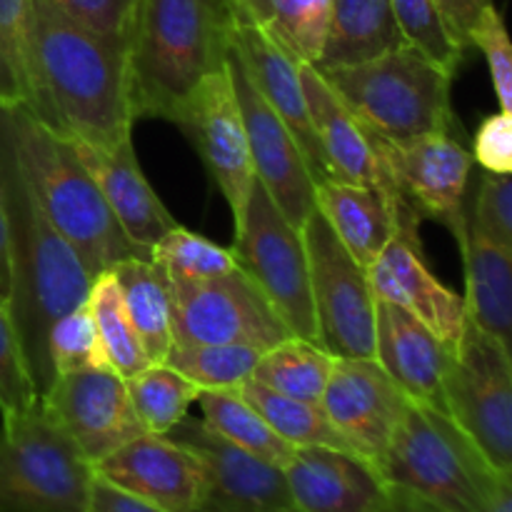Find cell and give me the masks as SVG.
I'll return each mask as SVG.
<instances>
[{
    "instance_id": "cell-1",
    "label": "cell",
    "mask_w": 512,
    "mask_h": 512,
    "mask_svg": "<svg viewBox=\"0 0 512 512\" xmlns=\"http://www.w3.org/2000/svg\"><path fill=\"white\" fill-rule=\"evenodd\" d=\"M0 203L8 240V313L35 393L43 398L53 385L45 350L50 325L88 300L93 275L40 208L15 153L8 105H0Z\"/></svg>"
},
{
    "instance_id": "cell-2",
    "label": "cell",
    "mask_w": 512,
    "mask_h": 512,
    "mask_svg": "<svg viewBox=\"0 0 512 512\" xmlns=\"http://www.w3.org/2000/svg\"><path fill=\"white\" fill-rule=\"evenodd\" d=\"M30 70L28 110L50 130L98 148L130 138L135 113L123 40L80 28L33 0Z\"/></svg>"
},
{
    "instance_id": "cell-3",
    "label": "cell",
    "mask_w": 512,
    "mask_h": 512,
    "mask_svg": "<svg viewBox=\"0 0 512 512\" xmlns=\"http://www.w3.org/2000/svg\"><path fill=\"white\" fill-rule=\"evenodd\" d=\"M233 28L228 0H133L125 68L135 120L173 123L190 93L225 68Z\"/></svg>"
},
{
    "instance_id": "cell-4",
    "label": "cell",
    "mask_w": 512,
    "mask_h": 512,
    "mask_svg": "<svg viewBox=\"0 0 512 512\" xmlns=\"http://www.w3.org/2000/svg\"><path fill=\"white\" fill-rule=\"evenodd\" d=\"M20 168L58 233L78 250L93 278L128 258H150L110 213L73 140L40 123L23 105H8Z\"/></svg>"
},
{
    "instance_id": "cell-5",
    "label": "cell",
    "mask_w": 512,
    "mask_h": 512,
    "mask_svg": "<svg viewBox=\"0 0 512 512\" xmlns=\"http://www.w3.org/2000/svg\"><path fill=\"white\" fill-rule=\"evenodd\" d=\"M378 470L445 512H512V475L495 470L443 413L410 400Z\"/></svg>"
},
{
    "instance_id": "cell-6",
    "label": "cell",
    "mask_w": 512,
    "mask_h": 512,
    "mask_svg": "<svg viewBox=\"0 0 512 512\" xmlns=\"http://www.w3.org/2000/svg\"><path fill=\"white\" fill-rule=\"evenodd\" d=\"M320 75L358 123L388 145L450 133L455 123L453 75L408 43L365 63L320 70Z\"/></svg>"
},
{
    "instance_id": "cell-7",
    "label": "cell",
    "mask_w": 512,
    "mask_h": 512,
    "mask_svg": "<svg viewBox=\"0 0 512 512\" xmlns=\"http://www.w3.org/2000/svg\"><path fill=\"white\" fill-rule=\"evenodd\" d=\"M93 465L43 403L5 415L0 428V512H90Z\"/></svg>"
},
{
    "instance_id": "cell-8",
    "label": "cell",
    "mask_w": 512,
    "mask_h": 512,
    "mask_svg": "<svg viewBox=\"0 0 512 512\" xmlns=\"http://www.w3.org/2000/svg\"><path fill=\"white\" fill-rule=\"evenodd\" d=\"M230 253L290 333L320 343L303 233L280 213L258 178L235 218Z\"/></svg>"
},
{
    "instance_id": "cell-9",
    "label": "cell",
    "mask_w": 512,
    "mask_h": 512,
    "mask_svg": "<svg viewBox=\"0 0 512 512\" xmlns=\"http://www.w3.org/2000/svg\"><path fill=\"white\" fill-rule=\"evenodd\" d=\"M443 415L495 470L512 475V355L468 320L445 370Z\"/></svg>"
},
{
    "instance_id": "cell-10",
    "label": "cell",
    "mask_w": 512,
    "mask_h": 512,
    "mask_svg": "<svg viewBox=\"0 0 512 512\" xmlns=\"http://www.w3.org/2000/svg\"><path fill=\"white\" fill-rule=\"evenodd\" d=\"M300 233L308 253L320 345L333 358H373L378 298L368 270L340 243L318 208L310 210Z\"/></svg>"
},
{
    "instance_id": "cell-11",
    "label": "cell",
    "mask_w": 512,
    "mask_h": 512,
    "mask_svg": "<svg viewBox=\"0 0 512 512\" xmlns=\"http://www.w3.org/2000/svg\"><path fill=\"white\" fill-rule=\"evenodd\" d=\"M168 280L173 343L268 350L293 335L240 268L218 278Z\"/></svg>"
},
{
    "instance_id": "cell-12",
    "label": "cell",
    "mask_w": 512,
    "mask_h": 512,
    "mask_svg": "<svg viewBox=\"0 0 512 512\" xmlns=\"http://www.w3.org/2000/svg\"><path fill=\"white\" fill-rule=\"evenodd\" d=\"M40 403L90 465L145 433L125 378L110 365H88L58 375Z\"/></svg>"
},
{
    "instance_id": "cell-13",
    "label": "cell",
    "mask_w": 512,
    "mask_h": 512,
    "mask_svg": "<svg viewBox=\"0 0 512 512\" xmlns=\"http://www.w3.org/2000/svg\"><path fill=\"white\" fill-rule=\"evenodd\" d=\"M420 220L405 200L395 203V235L373 260L368 278L375 298L413 313L455 348L465 330V300L430 273L418 235Z\"/></svg>"
},
{
    "instance_id": "cell-14",
    "label": "cell",
    "mask_w": 512,
    "mask_h": 512,
    "mask_svg": "<svg viewBox=\"0 0 512 512\" xmlns=\"http://www.w3.org/2000/svg\"><path fill=\"white\" fill-rule=\"evenodd\" d=\"M225 68H228L240 118H243L255 178L268 190L280 213L300 228L310 210L315 208V178L308 168V160L300 145L295 143L288 125L265 103L253 80L248 78L233 45H230Z\"/></svg>"
},
{
    "instance_id": "cell-15",
    "label": "cell",
    "mask_w": 512,
    "mask_h": 512,
    "mask_svg": "<svg viewBox=\"0 0 512 512\" xmlns=\"http://www.w3.org/2000/svg\"><path fill=\"white\" fill-rule=\"evenodd\" d=\"M173 123L198 150L235 220L243 213L255 173L228 68L208 75L190 93Z\"/></svg>"
},
{
    "instance_id": "cell-16",
    "label": "cell",
    "mask_w": 512,
    "mask_h": 512,
    "mask_svg": "<svg viewBox=\"0 0 512 512\" xmlns=\"http://www.w3.org/2000/svg\"><path fill=\"white\" fill-rule=\"evenodd\" d=\"M375 143L395 198H403L420 218H433L458 233L465 225L473 155L450 133L425 135L408 145L378 138Z\"/></svg>"
},
{
    "instance_id": "cell-17",
    "label": "cell",
    "mask_w": 512,
    "mask_h": 512,
    "mask_svg": "<svg viewBox=\"0 0 512 512\" xmlns=\"http://www.w3.org/2000/svg\"><path fill=\"white\" fill-rule=\"evenodd\" d=\"M408 398L375 358H335L320 408L353 453L378 468Z\"/></svg>"
},
{
    "instance_id": "cell-18",
    "label": "cell",
    "mask_w": 512,
    "mask_h": 512,
    "mask_svg": "<svg viewBox=\"0 0 512 512\" xmlns=\"http://www.w3.org/2000/svg\"><path fill=\"white\" fill-rule=\"evenodd\" d=\"M93 473L165 512H200L208 503L203 465L168 435H138L98 460Z\"/></svg>"
},
{
    "instance_id": "cell-19",
    "label": "cell",
    "mask_w": 512,
    "mask_h": 512,
    "mask_svg": "<svg viewBox=\"0 0 512 512\" xmlns=\"http://www.w3.org/2000/svg\"><path fill=\"white\" fill-rule=\"evenodd\" d=\"M168 435L203 465L208 503L223 508H290L288 483L278 465L248 453L210 430L203 420H180ZM203 505V508H205Z\"/></svg>"
},
{
    "instance_id": "cell-20",
    "label": "cell",
    "mask_w": 512,
    "mask_h": 512,
    "mask_svg": "<svg viewBox=\"0 0 512 512\" xmlns=\"http://www.w3.org/2000/svg\"><path fill=\"white\" fill-rule=\"evenodd\" d=\"M283 473L290 500L303 512H375L390 490L370 460L323 445L295 448Z\"/></svg>"
},
{
    "instance_id": "cell-21",
    "label": "cell",
    "mask_w": 512,
    "mask_h": 512,
    "mask_svg": "<svg viewBox=\"0 0 512 512\" xmlns=\"http://www.w3.org/2000/svg\"><path fill=\"white\" fill-rule=\"evenodd\" d=\"M453 348L400 305H375V363L415 405L443 413V380Z\"/></svg>"
},
{
    "instance_id": "cell-22",
    "label": "cell",
    "mask_w": 512,
    "mask_h": 512,
    "mask_svg": "<svg viewBox=\"0 0 512 512\" xmlns=\"http://www.w3.org/2000/svg\"><path fill=\"white\" fill-rule=\"evenodd\" d=\"M233 50L265 103L278 113V118L293 133L295 143L300 145L305 160H308L315 183L333 178L328 160L320 150L313 123H310L298 60L290 58L258 23H235Z\"/></svg>"
},
{
    "instance_id": "cell-23",
    "label": "cell",
    "mask_w": 512,
    "mask_h": 512,
    "mask_svg": "<svg viewBox=\"0 0 512 512\" xmlns=\"http://www.w3.org/2000/svg\"><path fill=\"white\" fill-rule=\"evenodd\" d=\"M73 145L78 150V158L83 160L88 173L98 183L100 193L123 233L140 250L150 253L153 245L178 223L168 213L163 200L158 198L153 185L145 180L138 158H135L133 138L120 140L113 148H98V145L83 143V140H73Z\"/></svg>"
},
{
    "instance_id": "cell-24",
    "label": "cell",
    "mask_w": 512,
    "mask_h": 512,
    "mask_svg": "<svg viewBox=\"0 0 512 512\" xmlns=\"http://www.w3.org/2000/svg\"><path fill=\"white\" fill-rule=\"evenodd\" d=\"M300 83H303L310 123L318 135L320 150L328 160L333 180L375 185L395 203L390 178L383 168L373 135L358 123V118L350 113L348 105L338 98V93L330 88L315 65L300 63Z\"/></svg>"
},
{
    "instance_id": "cell-25",
    "label": "cell",
    "mask_w": 512,
    "mask_h": 512,
    "mask_svg": "<svg viewBox=\"0 0 512 512\" xmlns=\"http://www.w3.org/2000/svg\"><path fill=\"white\" fill-rule=\"evenodd\" d=\"M315 208L365 270L395 235V203L375 185L320 180L315 183Z\"/></svg>"
},
{
    "instance_id": "cell-26",
    "label": "cell",
    "mask_w": 512,
    "mask_h": 512,
    "mask_svg": "<svg viewBox=\"0 0 512 512\" xmlns=\"http://www.w3.org/2000/svg\"><path fill=\"white\" fill-rule=\"evenodd\" d=\"M455 238L463 250L465 320L510 348L512 248L490 243L468 223Z\"/></svg>"
},
{
    "instance_id": "cell-27",
    "label": "cell",
    "mask_w": 512,
    "mask_h": 512,
    "mask_svg": "<svg viewBox=\"0 0 512 512\" xmlns=\"http://www.w3.org/2000/svg\"><path fill=\"white\" fill-rule=\"evenodd\" d=\"M405 45L390 0H330L328 30L318 70L345 68L380 58Z\"/></svg>"
},
{
    "instance_id": "cell-28",
    "label": "cell",
    "mask_w": 512,
    "mask_h": 512,
    "mask_svg": "<svg viewBox=\"0 0 512 512\" xmlns=\"http://www.w3.org/2000/svg\"><path fill=\"white\" fill-rule=\"evenodd\" d=\"M125 313L150 365L168 360L173 348V305L168 273L153 258H128L110 268Z\"/></svg>"
},
{
    "instance_id": "cell-29",
    "label": "cell",
    "mask_w": 512,
    "mask_h": 512,
    "mask_svg": "<svg viewBox=\"0 0 512 512\" xmlns=\"http://www.w3.org/2000/svg\"><path fill=\"white\" fill-rule=\"evenodd\" d=\"M333 365L335 358L323 345L290 335L260 355L250 380L285 398L320 405Z\"/></svg>"
},
{
    "instance_id": "cell-30",
    "label": "cell",
    "mask_w": 512,
    "mask_h": 512,
    "mask_svg": "<svg viewBox=\"0 0 512 512\" xmlns=\"http://www.w3.org/2000/svg\"><path fill=\"white\" fill-rule=\"evenodd\" d=\"M203 423L230 443L240 445L248 453L268 460V463L283 468L293 455V445L285 443L273 428L263 420V415L233 390H200L198 400Z\"/></svg>"
},
{
    "instance_id": "cell-31",
    "label": "cell",
    "mask_w": 512,
    "mask_h": 512,
    "mask_svg": "<svg viewBox=\"0 0 512 512\" xmlns=\"http://www.w3.org/2000/svg\"><path fill=\"white\" fill-rule=\"evenodd\" d=\"M238 390L240 395L263 415L265 423H268L285 443L293 445V448L323 445V448L348 450V453H353L350 445L345 443L343 435L333 428V423H330L328 415L323 413L320 405L285 398V395L273 393V390L255 383V380H245Z\"/></svg>"
},
{
    "instance_id": "cell-32",
    "label": "cell",
    "mask_w": 512,
    "mask_h": 512,
    "mask_svg": "<svg viewBox=\"0 0 512 512\" xmlns=\"http://www.w3.org/2000/svg\"><path fill=\"white\" fill-rule=\"evenodd\" d=\"M130 403L145 433L165 435L188 418V408L198 400L200 388L170 368L168 363L148 365L133 378H125Z\"/></svg>"
},
{
    "instance_id": "cell-33",
    "label": "cell",
    "mask_w": 512,
    "mask_h": 512,
    "mask_svg": "<svg viewBox=\"0 0 512 512\" xmlns=\"http://www.w3.org/2000/svg\"><path fill=\"white\" fill-rule=\"evenodd\" d=\"M88 305L95 325H98L100 343H103L105 360H108L110 368L123 375V378H133L140 370L148 368L150 363L145 358L143 348H140L133 325H130L123 295H120V288L110 270L93 278Z\"/></svg>"
},
{
    "instance_id": "cell-34",
    "label": "cell",
    "mask_w": 512,
    "mask_h": 512,
    "mask_svg": "<svg viewBox=\"0 0 512 512\" xmlns=\"http://www.w3.org/2000/svg\"><path fill=\"white\" fill-rule=\"evenodd\" d=\"M263 353L265 350L250 345L173 343L165 363L200 390H233L253 378V370Z\"/></svg>"
},
{
    "instance_id": "cell-35",
    "label": "cell",
    "mask_w": 512,
    "mask_h": 512,
    "mask_svg": "<svg viewBox=\"0 0 512 512\" xmlns=\"http://www.w3.org/2000/svg\"><path fill=\"white\" fill-rule=\"evenodd\" d=\"M33 0H0V105L33 103Z\"/></svg>"
},
{
    "instance_id": "cell-36",
    "label": "cell",
    "mask_w": 512,
    "mask_h": 512,
    "mask_svg": "<svg viewBox=\"0 0 512 512\" xmlns=\"http://www.w3.org/2000/svg\"><path fill=\"white\" fill-rule=\"evenodd\" d=\"M330 0H268L260 28L298 63L315 65L328 30Z\"/></svg>"
},
{
    "instance_id": "cell-37",
    "label": "cell",
    "mask_w": 512,
    "mask_h": 512,
    "mask_svg": "<svg viewBox=\"0 0 512 512\" xmlns=\"http://www.w3.org/2000/svg\"><path fill=\"white\" fill-rule=\"evenodd\" d=\"M150 258L170 275L183 280H205L235 270L233 253L230 248L213 243L193 230L175 225L170 228L150 250Z\"/></svg>"
},
{
    "instance_id": "cell-38",
    "label": "cell",
    "mask_w": 512,
    "mask_h": 512,
    "mask_svg": "<svg viewBox=\"0 0 512 512\" xmlns=\"http://www.w3.org/2000/svg\"><path fill=\"white\" fill-rule=\"evenodd\" d=\"M390 8L405 43L455 78L465 58V48L450 35L435 0H390Z\"/></svg>"
},
{
    "instance_id": "cell-39",
    "label": "cell",
    "mask_w": 512,
    "mask_h": 512,
    "mask_svg": "<svg viewBox=\"0 0 512 512\" xmlns=\"http://www.w3.org/2000/svg\"><path fill=\"white\" fill-rule=\"evenodd\" d=\"M45 350H48L53 380L58 375L70 373V370L88 368V365H108L88 300L70 310V313L60 315L50 325L48 338H45Z\"/></svg>"
},
{
    "instance_id": "cell-40",
    "label": "cell",
    "mask_w": 512,
    "mask_h": 512,
    "mask_svg": "<svg viewBox=\"0 0 512 512\" xmlns=\"http://www.w3.org/2000/svg\"><path fill=\"white\" fill-rule=\"evenodd\" d=\"M465 223L485 240L503 248H512V178L485 173L478 193L465 205Z\"/></svg>"
},
{
    "instance_id": "cell-41",
    "label": "cell",
    "mask_w": 512,
    "mask_h": 512,
    "mask_svg": "<svg viewBox=\"0 0 512 512\" xmlns=\"http://www.w3.org/2000/svg\"><path fill=\"white\" fill-rule=\"evenodd\" d=\"M33 378L25 365L18 333L10 320L8 300L0 295V413L15 415L38 403Z\"/></svg>"
},
{
    "instance_id": "cell-42",
    "label": "cell",
    "mask_w": 512,
    "mask_h": 512,
    "mask_svg": "<svg viewBox=\"0 0 512 512\" xmlns=\"http://www.w3.org/2000/svg\"><path fill=\"white\" fill-rule=\"evenodd\" d=\"M468 45H475L485 55L500 110L512 113V48L503 15L498 13L495 3L488 5L480 13V18L475 20V25L468 33Z\"/></svg>"
},
{
    "instance_id": "cell-43",
    "label": "cell",
    "mask_w": 512,
    "mask_h": 512,
    "mask_svg": "<svg viewBox=\"0 0 512 512\" xmlns=\"http://www.w3.org/2000/svg\"><path fill=\"white\" fill-rule=\"evenodd\" d=\"M40 3L80 28L125 43L133 0H40Z\"/></svg>"
},
{
    "instance_id": "cell-44",
    "label": "cell",
    "mask_w": 512,
    "mask_h": 512,
    "mask_svg": "<svg viewBox=\"0 0 512 512\" xmlns=\"http://www.w3.org/2000/svg\"><path fill=\"white\" fill-rule=\"evenodd\" d=\"M475 160L485 173L512 175V113L490 115L475 135Z\"/></svg>"
},
{
    "instance_id": "cell-45",
    "label": "cell",
    "mask_w": 512,
    "mask_h": 512,
    "mask_svg": "<svg viewBox=\"0 0 512 512\" xmlns=\"http://www.w3.org/2000/svg\"><path fill=\"white\" fill-rule=\"evenodd\" d=\"M440 15H443L445 25H448L450 35L458 40L463 48H468V33L493 0H435Z\"/></svg>"
},
{
    "instance_id": "cell-46",
    "label": "cell",
    "mask_w": 512,
    "mask_h": 512,
    "mask_svg": "<svg viewBox=\"0 0 512 512\" xmlns=\"http://www.w3.org/2000/svg\"><path fill=\"white\" fill-rule=\"evenodd\" d=\"M90 512H165L158 505H150L135 495L123 493L115 485L105 483L95 475L93 488H90Z\"/></svg>"
},
{
    "instance_id": "cell-47",
    "label": "cell",
    "mask_w": 512,
    "mask_h": 512,
    "mask_svg": "<svg viewBox=\"0 0 512 512\" xmlns=\"http://www.w3.org/2000/svg\"><path fill=\"white\" fill-rule=\"evenodd\" d=\"M375 512H445V510L438 508L435 503H430V500L420 498L418 493H410V490L398 488V485H390L388 498H385V503Z\"/></svg>"
},
{
    "instance_id": "cell-48",
    "label": "cell",
    "mask_w": 512,
    "mask_h": 512,
    "mask_svg": "<svg viewBox=\"0 0 512 512\" xmlns=\"http://www.w3.org/2000/svg\"><path fill=\"white\" fill-rule=\"evenodd\" d=\"M235 15V23H258L263 25L268 15V0H228Z\"/></svg>"
},
{
    "instance_id": "cell-49",
    "label": "cell",
    "mask_w": 512,
    "mask_h": 512,
    "mask_svg": "<svg viewBox=\"0 0 512 512\" xmlns=\"http://www.w3.org/2000/svg\"><path fill=\"white\" fill-rule=\"evenodd\" d=\"M10 293V270H8V240H5V215L0 203V295L8 300Z\"/></svg>"
},
{
    "instance_id": "cell-50",
    "label": "cell",
    "mask_w": 512,
    "mask_h": 512,
    "mask_svg": "<svg viewBox=\"0 0 512 512\" xmlns=\"http://www.w3.org/2000/svg\"><path fill=\"white\" fill-rule=\"evenodd\" d=\"M200 512H303V510H298L295 505H290V508H223V505H205Z\"/></svg>"
}]
</instances>
